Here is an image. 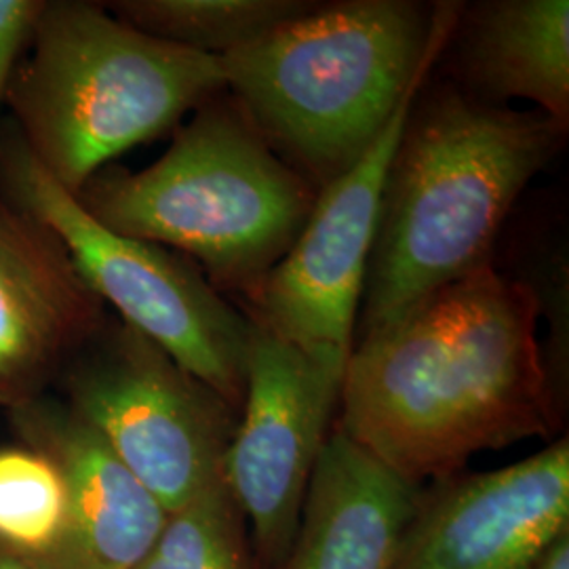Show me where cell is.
<instances>
[{
  "label": "cell",
  "mask_w": 569,
  "mask_h": 569,
  "mask_svg": "<svg viewBox=\"0 0 569 569\" xmlns=\"http://www.w3.org/2000/svg\"><path fill=\"white\" fill-rule=\"evenodd\" d=\"M538 291L486 266L352 346L338 430L407 483L475 453L549 439L561 406L538 342Z\"/></svg>",
  "instance_id": "obj_1"
},
{
  "label": "cell",
  "mask_w": 569,
  "mask_h": 569,
  "mask_svg": "<svg viewBox=\"0 0 569 569\" xmlns=\"http://www.w3.org/2000/svg\"><path fill=\"white\" fill-rule=\"evenodd\" d=\"M568 127L456 84L420 89L407 114L367 260V336L437 289L491 264L498 234L531 178L563 148Z\"/></svg>",
  "instance_id": "obj_2"
},
{
  "label": "cell",
  "mask_w": 569,
  "mask_h": 569,
  "mask_svg": "<svg viewBox=\"0 0 569 569\" xmlns=\"http://www.w3.org/2000/svg\"><path fill=\"white\" fill-rule=\"evenodd\" d=\"M462 2H317L222 60L226 91L284 163L319 190L357 163L432 72Z\"/></svg>",
  "instance_id": "obj_3"
},
{
  "label": "cell",
  "mask_w": 569,
  "mask_h": 569,
  "mask_svg": "<svg viewBox=\"0 0 569 569\" xmlns=\"http://www.w3.org/2000/svg\"><path fill=\"white\" fill-rule=\"evenodd\" d=\"M317 194L222 91L173 131L154 163L108 164L74 197L108 230L197 260L218 291L249 300L296 243Z\"/></svg>",
  "instance_id": "obj_4"
},
{
  "label": "cell",
  "mask_w": 569,
  "mask_h": 569,
  "mask_svg": "<svg viewBox=\"0 0 569 569\" xmlns=\"http://www.w3.org/2000/svg\"><path fill=\"white\" fill-rule=\"evenodd\" d=\"M222 91L220 58L152 39L100 2L47 0L7 106L32 157L77 194Z\"/></svg>",
  "instance_id": "obj_5"
},
{
  "label": "cell",
  "mask_w": 569,
  "mask_h": 569,
  "mask_svg": "<svg viewBox=\"0 0 569 569\" xmlns=\"http://www.w3.org/2000/svg\"><path fill=\"white\" fill-rule=\"evenodd\" d=\"M0 194L51 228L106 308L241 411L256 321L203 270L163 244L122 237L93 220L16 131H0Z\"/></svg>",
  "instance_id": "obj_6"
},
{
  "label": "cell",
  "mask_w": 569,
  "mask_h": 569,
  "mask_svg": "<svg viewBox=\"0 0 569 569\" xmlns=\"http://www.w3.org/2000/svg\"><path fill=\"white\" fill-rule=\"evenodd\" d=\"M68 403L171 515L224 481L239 409L108 317L61 373Z\"/></svg>",
  "instance_id": "obj_7"
},
{
  "label": "cell",
  "mask_w": 569,
  "mask_h": 569,
  "mask_svg": "<svg viewBox=\"0 0 569 569\" xmlns=\"http://www.w3.org/2000/svg\"><path fill=\"white\" fill-rule=\"evenodd\" d=\"M428 77L407 91L363 157L319 190L296 243L249 298L253 308L249 317L258 326L340 371L357 342L359 305L388 164Z\"/></svg>",
  "instance_id": "obj_8"
},
{
  "label": "cell",
  "mask_w": 569,
  "mask_h": 569,
  "mask_svg": "<svg viewBox=\"0 0 569 569\" xmlns=\"http://www.w3.org/2000/svg\"><path fill=\"white\" fill-rule=\"evenodd\" d=\"M342 380L345 371L308 357L256 323L224 481L247 519L260 569L283 568L296 540Z\"/></svg>",
  "instance_id": "obj_9"
},
{
  "label": "cell",
  "mask_w": 569,
  "mask_h": 569,
  "mask_svg": "<svg viewBox=\"0 0 569 569\" xmlns=\"http://www.w3.org/2000/svg\"><path fill=\"white\" fill-rule=\"evenodd\" d=\"M566 531L568 437L510 467L422 488L390 569H531Z\"/></svg>",
  "instance_id": "obj_10"
},
{
  "label": "cell",
  "mask_w": 569,
  "mask_h": 569,
  "mask_svg": "<svg viewBox=\"0 0 569 569\" xmlns=\"http://www.w3.org/2000/svg\"><path fill=\"white\" fill-rule=\"evenodd\" d=\"M108 317L60 237L0 194V403L42 397Z\"/></svg>",
  "instance_id": "obj_11"
},
{
  "label": "cell",
  "mask_w": 569,
  "mask_h": 569,
  "mask_svg": "<svg viewBox=\"0 0 569 569\" xmlns=\"http://www.w3.org/2000/svg\"><path fill=\"white\" fill-rule=\"evenodd\" d=\"M23 446L60 468L68 510L56 547L32 569H136L169 512L79 413L47 397L11 409Z\"/></svg>",
  "instance_id": "obj_12"
},
{
  "label": "cell",
  "mask_w": 569,
  "mask_h": 569,
  "mask_svg": "<svg viewBox=\"0 0 569 569\" xmlns=\"http://www.w3.org/2000/svg\"><path fill=\"white\" fill-rule=\"evenodd\" d=\"M420 493L336 428L281 569H390Z\"/></svg>",
  "instance_id": "obj_13"
},
{
  "label": "cell",
  "mask_w": 569,
  "mask_h": 569,
  "mask_svg": "<svg viewBox=\"0 0 569 569\" xmlns=\"http://www.w3.org/2000/svg\"><path fill=\"white\" fill-rule=\"evenodd\" d=\"M446 51L458 89L479 102H531L569 122L568 0H486L462 4Z\"/></svg>",
  "instance_id": "obj_14"
},
{
  "label": "cell",
  "mask_w": 569,
  "mask_h": 569,
  "mask_svg": "<svg viewBox=\"0 0 569 569\" xmlns=\"http://www.w3.org/2000/svg\"><path fill=\"white\" fill-rule=\"evenodd\" d=\"M317 2L306 0H117L106 9L143 34L224 58L264 39Z\"/></svg>",
  "instance_id": "obj_15"
},
{
  "label": "cell",
  "mask_w": 569,
  "mask_h": 569,
  "mask_svg": "<svg viewBox=\"0 0 569 569\" xmlns=\"http://www.w3.org/2000/svg\"><path fill=\"white\" fill-rule=\"evenodd\" d=\"M247 519L226 481L167 517L136 569H260Z\"/></svg>",
  "instance_id": "obj_16"
},
{
  "label": "cell",
  "mask_w": 569,
  "mask_h": 569,
  "mask_svg": "<svg viewBox=\"0 0 569 569\" xmlns=\"http://www.w3.org/2000/svg\"><path fill=\"white\" fill-rule=\"evenodd\" d=\"M68 491L39 449L0 448V549L32 561L53 549L66 523Z\"/></svg>",
  "instance_id": "obj_17"
},
{
  "label": "cell",
  "mask_w": 569,
  "mask_h": 569,
  "mask_svg": "<svg viewBox=\"0 0 569 569\" xmlns=\"http://www.w3.org/2000/svg\"><path fill=\"white\" fill-rule=\"evenodd\" d=\"M47 0H0V110Z\"/></svg>",
  "instance_id": "obj_18"
},
{
  "label": "cell",
  "mask_w": 569,
  "mask_h": 569,
  "mask_svg": "<svg viewBox=\"0 0 569 569\" xmlns=\"http://www.w3.org/2000/svg\"><path fill=\"white\" fill-rule=\"evenodd\" d=\"M531 569H569V531L559 536Z\"/></svg>",
  "instance_id": "obj_19"
},
{
  "label": "cell",
  "mask_w": 569,
  "mask_h": 569,
  "mask_svg": "<svg viewBox=\"0 0 569 569\" xmlns=\"http://www.w3.org/2000/svg\"><path fill=\"white\" fill-rule=\"evenodd\" d=\"M0 569H32L23 559L9 555V552H0Z\"/></svg>",
  "instance_id": "obj_20"
}]
</instances>
